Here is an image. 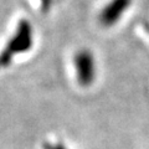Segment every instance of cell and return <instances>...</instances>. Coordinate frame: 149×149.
I'll use <instances>...</instances> for the list:
<instances>
[{"instance_id":"obj_3","label":"cell","mask_w":149,"mask_h":149,"mask_svg":"<svg viewBox=\"0 0 149 149\" xmlns=\"http://www.w3.org/2000/svg\"><path fill=\"white\" fill-rule=\"evenodd\" d=\"M130 4L132 0H109L100 13V24L104 27L114 26L128 10Z\"/></svg>"},{"instance_id":"obj_5","label":"cell","mask_w":149,"mask_h":149,"mask_svg":"<svg viewBox=\"0 0 149 149\" xmlns=\"http://www.w3.org/2000/svg\"><path fill=\"white\" fill-rule=\"evenodd\" d=\"M51 1L52 0H41V5H42V9L45 11L49 9V6H51Z\"/></svg>"},{"instance_id":"obj_4","label":"cell","mask_w":149,"mask_h":149,"mask_svg":"<svg viewBox=\"0 0 149 149\" xmlns=\"http://www.w3.org/2000/svg\"><path fill=\"white\" fill-rule=\"evenodd\" d=\"M44 149H66L62 144H51V143H45Z\"/></svg>"},{"instance_id":"obj_1","label":"cell","mask_w":149,"mask_h":149,"mask_svg":"<svg viewBox=\"0 0 149 149\" xmlns=\"http://www.w3.org/2000/svg\"><path fill=\"white\" fill-rule=\"evenodd\" d=\"M32 46V29L26 20H21L13 37L9 40L8 45L0 55V63L6 66L11 62L13 57L17 54L29 51Z\"/></svg>"},{"instance_id":"obj_2","label":"cell","mask_w":149,"mask_h":149,"mask_svg":"<svg viewBox=\"0 0 149 149\" xmlns=\"http://www.w3.org/2000/svg\"><path fill=\"white\" fill-rule=\"evenodd\" d=\"M74 68L78 83L83 87L91 86L96 77V62L91 51L83 49L74 55Z\"/></svg>"}]
</instances>
